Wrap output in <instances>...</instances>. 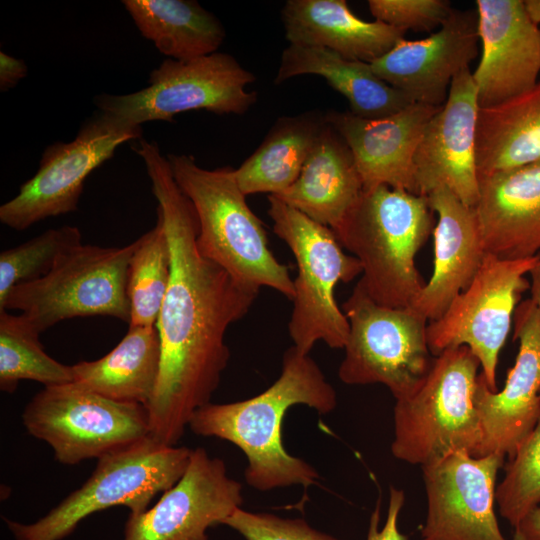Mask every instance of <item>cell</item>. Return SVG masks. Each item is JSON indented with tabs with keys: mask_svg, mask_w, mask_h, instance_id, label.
Masks as SVG:
<instances>
[{
	"mask_svg": "<svg viewBox=\"0 0 540 540\" xmlns=\"http://www.w3.org/2000/svg\"><path fill=\"white\" fill-rule=\"evenodd\" d=\"M529 275L531 276L530 290L531 300L536 305L540 314V254L536 264L531 269Z\"/></svg>",
	"mask_w": 540,
	"mask_h": 540,
	"instance_id": "39",
	"label": "cell"
},
{
	"mask_svg": "<svg viewBox=\"0 0 540 540\" xmlns=\"http://www.w3.org/2000/svg\"><path fill=\"white\" fill-rule=\"evenodd\" d=\"M191 452L148 437L97 459L86 482L35 522L4 521L16 540H62L86 517L107 508L126 506L131 515L140 514L156 495L177 483Z\"/></svg>",
	"mask_w": 540,
	"mask_h": 540,
	"instance_id": "7",
	"label": "cell"
},
{
	"mask_svg": "<svg viewBox=\"0 0 540 540\" xmlns=\"http://www.w3.org/2000/svg\"><path fill=\"white\" fill-rule=\"evenodd\" d=\"M480 62L472 73L479 108L532 90L540 73V29L522 0H477Z\"/></svg>",
	"mask_w": 540,
	"mask_h": 540,
	"instance_id": "18",
	"label": "cell"
},
{
	"mask_svg": "<svg viewBox=\"0 0 540 540\" xmlns=\"http://www.w3.org/2000/svg\"><path fill=\"white\" fill-rule=\"evenodd\" d=\"M22 421L65 465L99 459L150 437L146 406L114 401L74 382L44 387L26 405Z\"/></svg>",
	"mask_w": 540,
	"mask_h": 540,
	"instance_id": "10",
	"label": "cell"
},
{
	"mask_svg": "<svg viewBox=\"0 0 540 540\" xmlns=\"http://www.w3.org/2000/svg\"><path fill=\"white\" fill-rule=\"evenodd\" d=\"M171 253L161 219L138 237L128 269L127 294L132 326H155L169 286Z\"/></svg>",
	"mask_w": 540,
	"mask_h": 540,
	"instance_id": "31",
	"label": "cell"
},
{
	"mask_svg": "<svg viewBox=\"0 0 540 540\" xmlns=\"http://www.w3.org/2000/svg\"><path fill=\"white\" fill-rule=\"evenodd\" d=\"M362 192L348 145L326 122L297 180L273 196L334 231Z\"/></svg>",
	"mask_w": 540,
	"mask_h": 540,
	"instance_id": "24",
	"label": "cell"
},
{
	"mask_svg": "<svg viewBox=\"0 0 540 540\" xmlns=\"http://www.w3.org/2000/svg\"><path fill=\"white\" fill-rule=\"evenodd\" d=\"M477 88L470 71L451 82L447 99L428 122L414 156L420 195L438 187L452 191L465 205L479 198L476 165Z\"/></svg>",
	"mask_w": 540,
	"mask_h": 540,
	"instance_id": "17",
	"label": "cell"
},
{
	"mask_svg": "<svg viewBox=\"0 0 540 540\" xmlns=\"http://www.w3.org/2000/svg\"><path fill=\"white\" fill-rule=\"evenodd\" d=\"M305 74L323 77L349 102L351 113L366 119L390 116L413 103L373 71L370 63L350 60L322 47L289 44L274 83Z\"/></svg>",
	"mask_w": 540,
	"mask_h": 540,
	"instance_id": "25",
	"label": "cell"
},
{
	"mask_svg": "<svg viewBox=\"0 0 540 540\" xmlns=\"http://www.w3.org/2000/svg\"><path fill=\"white\" fill-rule=\"evenodd\" d=\"M245 540H336L310 527L303 519L236 509L223 522Z\"/></svg>",
	"mask_w": 540,
	"mask_h": 540,
	"instance_id": "34",
	"label": "cell"
},
{
	"mask_svg": "<svg viewBox=\"0 0 540 540\" xmlns=\"http://www.w3.org/2000/svg\"><path fill=\"white\" fill-rule=\"evenodd\" d=\"M368 7L376 20L405 32H430L453 10L445 0H369Z\"/></svg>",
	"mask_w": 540,
	"mask_h": 540,
	"instance_id": "35",
	"label": "cell"
},
{
	"mask_svg": "<svg viewBox=\"0 0 540 540\" xmlns=\"http://www.w3.org/2000/svg\"><path fill=\"white\" fill-rule=\"evenodd\" d=\"M40 333L22 315L0 310V389L12 393L21 380L48 386L74 380L72 365H64L49 356Z\"/></svg>",
	"mask_w": 540,
	"mask_h": 540,
	"instance_id": "30",
	"label": "cell"
},
{
	"mask_svg": "<svg viewBox=\"0 0 540 540\" xmlns=\"http://www.w3.org/2000/svg\"><path fill=\"white\" fill-rule=\"evenodd\" d=\"M325 125V114L319 111L278 118L260 146L235 170L241 191L246 196L279 195L288 189Z\"/></svg>",
	"mask_w": 540,
	"mask_h": 540,
	"instance_id": "28",
	"label": "cell"
},
{
	"mask_svg": "<svg viewBox=\"0 0 540 540\" xmlns=\"http://www.w3.org/2000/svg\"><path fill=\"white\" fill-rule=\"evenodd\" d=\"M76 226L51 228L0 253V304L20 283L37 280L51 271L58 259L81 244Z\"/></svg>",
	"mask_w": 540,
	"mask_h": 540,
	"instance_id": "32",
	"label": "cell"
},
{
	"mask_svg": "<svg viewBox=\"0 0 540 540\" xmlns=\"http://www.w3.org/2000/svg\"><path fill=\"white\" fill-rule=\"evenodd\" d=\"M242 502V485L227 474L224 461L198 447L176 484L146 511L129 515L124 540H208L207 529Z\"/></svg>",
	"mask_w": 540,
	"mask_h": 540,
	"instance_id": "15",
	"label": "cell"
},
{
	"mask_svg": "<svg viewBox=\"0 0 540 540\" xmlns=\"http://www.w3.org/2000/svg\"><path fill=\"white\" fill-rule=\"evenodd\" d=\"M495 498L501 516L514 528L540 504V418L510 458Z\"/></svg>",
	"mask_w": 540,
	"mask_h": 540,
	"instance_id": "33",
	"label": "cell"
},
{
	"mask_svg": "<svg viewBox=\"0 0 540 540\" xmlns=\"http://www.w3.org/2000/svg\"><path fill=\"white\" fill-rule=\"evenodd\" d=\"M255 76L230 54L215 52L188 59H165L149 76V85L124 94L94 98L98 111L132 126L148 121L173 122L178 113L206 110L242 115L257 101L246 87Z\"/></svg>",
	"mask_w": 540,
	"mask_h": 540,
	"instance_id": "11",
	"label": "cell"
},
{
	"mask_svg": "<svg viewBox=\"0 0 540 540\" xmlns=\"http://www.w3.org/2000/svg\"><path fill=\"white\" fill-rule=\"evenodd\" d=\"M512 540H526V538L518 529H515Z\"/></svg>",
	"mask_w": 540,
	"mask_h": 540,
	"instance_id": "41",
	"label": "cell"
},
{
	"mask_svg": "<svg viewBox=\"0 0 540 540\" xmlns=\"http://www.w3.org/2000/svg\"><path fill=\"white\" fill-rule=\"evenodd\" d=\"M167 160L195 210L199 251L238 282L257 290L269 287L292 300L294 280L269 249L264 225L248 206L235 170L205 169L185 154H168Z\"/></svg>",
	"mask_w": 540,
	"mask_h": 540,
	"instance_id": "4",
	"label": "cell"
},
{
	"mask_svg": "<svg viewBox=\"0 0 540 540\" xmlns=\"http://www.w3.org/2000/svg\"><path fill=\"white\" fill-rule=\"evenodd\" d=\"M138 238L121 247L80 244L43 277L13 287L0 310H20L39 332L77 317L109 316L130 323L128 269Z\"/></svg>",
	"mask_w": 540,
	"mask_h": 540,
	"instance_id": "8",
	"label": "cell"
},
{
	"mask_svg": "<svg viewBox=\"0 0 540 540\" xmlns=\"http://www.w3.org/2000/svg\"><path fill=\"white\" fill-rule=\"evenodd\" d=\"M427 198L438 215L433 230V273L410 308L431 322L469 286L487 252L474 207L443 186Z\"/></svg>",
	"mask_w": 540,
	"mask_h": 540,
	"instance_id": "21",
	"label": "cell"
},
{
	"mask_svg": "<svg viewBox=\"0 0 540 540\" xmlns=\"http://www.w3.org/2000/svg\"><path fill=\"white\" fill-rule=\"evenodd\" d=\"M525 6L531 19L539 25L540 23V0H526Z\"/></svg>",
	"mask_w": 540,
	"mask_h": 540,
	"instance_id": "40",
	"label": "cell"
},
{
	"mask_svg": "<svg viewBox=\"0 0 540 540\" xmlns=\"http://www.w3.org/2000/svg\"><path fill=\"white\" fill-rule=\"evenodd\" d=\"M349 336L338 377L347 385H385L395 399L414 391L433 358L427 320L412 308L374 302L357 283L343 303Z\"/></svg>",
	"mask_w": 540,
	"mask_h": 540,
	"instance_id": "9",
	"label": "cell"
},
{
	"mask_svg": "<svg viewBox=\"0 0 540 540\" xmlns=\"http://www.w3.org/2000/svg\"><path fill=\"white\" fill-rule=\"evenodd\" d=\"M28 68L22 59L0 52V90L6 92L15 87L27 75Z\"/></svg>",
	"mask_w": 540,
	"mask_h": 540,
	"instance_id": "37",
	"label": "cell"
},
{
	"mask_svg": "<svg viewBox=\"0 0 540 540\" xmlns=\"http://www.w3.org/2000/svg\"><path fill=\"white\" fill-rule=\"evenodd\" d=\"M290 44L322 47L367 63L382 57L405 31L358 18L345 0H288L281 11Z\"/></svg>",
	"mask_w": 540,
	"mask_h": 540,
	"instance_id": "23",
	"label": "cell"
},
{
	"mask_svg": "<svg viewBox=\"0 0 540 540\" xmlns=\"http://www.w3.org/2000/svg\"><path fill=\"white\" fill-rule=\"evenodd\" d=\"M440 107L411 103L378 119L328 111L325 119L348 145L363 190L386 185L420 195L414 156L428 122Z\"/></svg>",
	"mask_w": 540,
	"mask_h": 540,
	"instance_id": "20",
	"label": "cell"
},
{
	"mask_svg": "<svg viewBox=\"0 0 540 540\" xmlns=\"http://www.w3.org/2000/svg\"><path fill=\"white\" fill-rule=\"evenodd\" d=\"M268 203L273 231L290 248L297 264L288 324L293 346L304 354H309L318 341L333 349H343L349 336V322L336 302L335 287L362 274L360 262L343 251L331 228L276 196L269 195Z\"/></svg>",
	"mask_w": 540,
	"mask_h": 540,
	"instance_id": "6",
	"label": "cell"
},
{
	"mask_svg": "<svg viewBox=\"0 0 540 540\" xmlns=\"http://www.w3.org/2000/svg\"><path fill=\"white\" fill-rule=\"evenodd\" d=\"M480 367L467 346L444 350L410 394L396 399L393 456L421 467L466 450L477 457L482 433L474 405Z\"/></svg>",
	"mask_w": 540,
	"mask_h": 540,
	"instance_id": "5",
	"label": "cell"
},
{
	"mask_svg": "<svg viewBox=\"0 0 540 540\" xmlns=\"http://www.w3.org/2000/svg\"><path fill=\"white\" fill-rule=\"evenodd\" d=\"M515 529H518L526 540H540V504L534 507Z\"/></svg>",
	"mask_w": 540,
	"mask_h": 540,
	"instance_id": "38",
	"label": "cell"
},
{
	"mask_svg": "<svg viewBox=\"0 0 540 540\" xmlns=\"http://www.w3.org/2000/svg\"><path fill=\"white\" fill-rule=\"evenodd\" d=\"M161 362L155 326H132L105 356L72 365L73 382L114 401L147 406L153 396Z\"/></svg>",
	"mask_w": 540,
	"mask_h": 540,
	"instance_id": "26",
	"label": "cell"
},
{
	"mask_svg": "<svg viewBox=\"0 0 540 540\" xmlns=\"http://www.w3.org/2000/svg\"><path fill=\"white\" fill-rule=\"evenodd\" d=\"M140 139L141 126L96 112L72 141L56 142L44 150L35 175L0 206L1 223L23 231L46 218L76 211L87 177L112 158L119 145Z\"/></svg>",
	"mask_w": 540,
	"mask_h": 540,
	"instance_id": "13",
	"label": "cell"
},
{
	"mask_svg": "<svg viewBox=\"0 0 540 540\" xmlns=\"http://www.w3.org/2000/svg\"><path fill=\"white\" fill-rule=\"evenodd\" d=\"M504 457L466 450L422 467L427 517L422 540H505L494 511L495 481Z\"/></svg>",
	"mask_w": 540,
	"mask_h": 540,
	"instance_id": "14",
	"label": "cell"
},
{
	"mask_svg": "<svg viewBox=\"0 0 540 540\" xmlns=\"http://www.w3.org/2000/svg\"><path fill=\"white\" fill-rule=\"evenodd\" d=\"M142 36L161 54L188 60L217 52L225 29L211 12L193 0H124Z\"/></svg>",
	"mask_w": 540,
	"mask_h": 540,
	"instance_id": "29",
	"label": "cell"
},
{
	"mask_svg": "<svg viewBox=\"0 0 540 540\" xmlns=\"http://www.w3.org/2000/svg\"><path fill=\"white\" fill-rule=\"evenodd\" d=\"M513 340L519 348L505 386L492 391L479 373L474 405L482 439L477 457L511 458L540 418V314L529 298L515 309Z\"/></svg>",
	"mask_w": 540,
	"mask_h": 540,
	"instance_id": "16",
	"label": "cell"
},
{
	"mask_svg": "<svg viewBox=\"0 0 540 540\" xmlns=\"http://www.w3.org/2000/svg\"><path fill=\"white\" fill-rule=\"evenodd\" d=\"M540 161V82L501 104L479 108L476 165L479 175Z\"/></svg>",
	"mask_w": 540,
	"mask_h": 540,
	"instance_id": "27",
	"label": "cell"
},
{
	"mask_svg": "<svg viewBox=\"0 0 540 540\" xmlns=\"http://www.w3.org/2000/svg\"><path fill=\"white\" fill-rule=\"evenodd\" d=\"M435 224L427 196L380 185L363 190L334 233L360 262L365 293L382 306L408 308L426 284L415 259Z\"/></svg>",
	"mask_w": 540,
	"mask_h": 540,
	"instance_id": "3",
	"label": "cell"
},
{
	"mask_svg": "<svg viewBox=\"0 0 540 540\" xmlns=\"http://www.w3.org/2000/svg\"><path fill=\"white\" fill-rule=\"evenodd\" d=\"M477 12L452 10L440 29L420 40H400L370 63L375 74L411 102L442 106L452 80L478 53Z\"/></svg>",
	"mask_w": 540,
	"mask_h": 540,
	"instance_id": "19",
	"label": "cell"
},
{
	"mask_svg": "<svg viewBox=\"0 0 540 540\" xmlns=\"http://www.w3.org/2000/svg\"><path fill=\"white\" fill-rule=\"evenodd\" d=\"M133 150L151 180L171 253L170 282L156 323L160 370L146 406L150 437L176 446L194 413L210 403L228 365L227 329L247 314L259 290L199 251L195 210L157 143L140 139Z\"/></svg>",
	"mask_w": 540,
	"mask_h": 540,
	"instance_id": "1",
	"label": "cell"
},
{
	"mask_svg": "<svg viewBox=\"0 0 540 540\" xmlns=\"http://www.w3.org/2000/svg\"><path fill=\"white\" fill-rule=\"evenodd\" d=\"M298 404L327 414L335 409L337 396L314 359L291 346L284 352L280 376L265 391L241 401L210 402L194 413L188 427L194 434L240 448L247 457L244 476L250 487L259 491L291 485L307 488L317 483V470L288 453L282 442L283 418Z\"/></svg>",
	"mask_w": 540,
	"mask_h": 540,
	"instance_id": "2",
	"label": "cell"
},
{
	"mask_svg": "<svg viewBox=\"0 0 540 540\" xmlns=\"http://www.w3.org/2000/svg\"><path fill=\"white\" fill-rule=\"evenodd\" d=\"M405 496L402 490L390 487L389 504L385 523L379 529L380 502L378 501L370 517L367 540H408V536L398 528V517L403 507Z\"/></svg>",
	"mask_w": 540,
	"mask_h": 540,
	"instance_id": "36",
	"label": "cell"
},
{
	"mask_svg": "<svg viewBox=\"0 0 540 540\" xmlns=\"http://www.w3.org/2000/svg\"><path fill=\"white\" fill-rule=\"evenodd\" d=\"M539 254L503 259L486 253L469 286L437 320L427 326L430 352L437 356L452 347L467 346L478 359L487 386L498 391V356L513 322L522 294L530 288L526 276Z\"/></svg>",
	"mask_w": 540,
	"mask_h": 540,
	"instance_id": "12",
	"label": "cell"
},
{
	"mask_svg": "<svg viewBox=\"0 0 540 540\" xmlns=\"http://www.w3.org/2000/svg\"><path fill=\"white\" fill-rule=\"evenodd\" d=\"M474 209L487 253L503 259L540 254V161L479 175Z\"/></svg>",
	"mask_w": 540,
	"mask_h": 540,
	"instance_id": "22",
	"label": "cell"
}]
</instances>
